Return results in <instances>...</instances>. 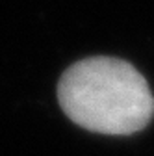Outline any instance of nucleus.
Instances as JSON below:
<instances>
[{"label": "nucleus", "instance_id": "nucleus-1", "mask_svg": "<svg viewBox=\"0 0 154 156\" xmlns=\"http://www.w3.org/2000/svg\"><path fill=\"white\" fill-rule=\"evenodd\" d=\"M58 99L72 123L99 134L139 132L154 115L147 80L130 63L106 56L87 58L67 69Z\"/></svg>", "mask_w": 154, "mask_h": 156}]
</instances>
